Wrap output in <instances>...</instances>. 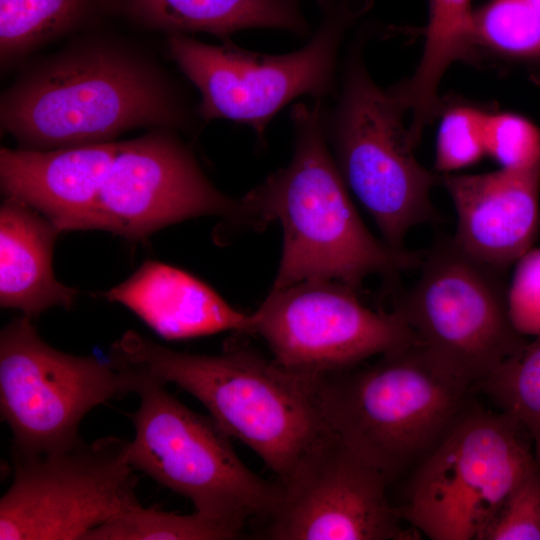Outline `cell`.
<instances>
[{"label": "cell", "mask_w": 540, "mask_h": 540, "mask_svg": "<svg viewBox=\"0 0 540 540\" xmlns=\"http://www.w3.org/2000/svg\"><path fill=\"white\" fill-rule=\"evenodd\" d=\"M268 517L266 538L275 540H410L389 502L390 480L328 428L290 476Z\"/></svg>", "instance_id": "5bb4252c"}, {"label": "cell", "mask_w": 540, "mask_h": 540, "mask_svg": "<svg viewBox=\"0 0 540 540\" xmlns=\"http://www.w3.org/2000/svg\"><path fill=\"white\" fill-rule=\"evenodd\" d=\"M106 14L105 0H0L2 70L51 41L94 26Z\"/></svg>", "instance_id": "44dd1931"}, {"label": "cell", "mask_w": 540, "mask_h": 540, "mask_svg": "<svg viewBox=\"0 0 540 540\" xmlns=\"http://www.w3.org/2000/svg\"><path fill=\"white\" fill-rule=\"evenodd\" d=\"M108 14L168 34L207 32L228 39L249 28H274L306 36L299 0H105Z\"/></svg>", "instance_id": "d6986e66"}, {"label": "cell", "mask_w": 540, "mask_h": 540, "mask_svg": "<svg viewBox=\"0 0 540 540\" xmlns=\"http://www.w3.org/2000/svg\"><path fill=\"white\" fill-rule=\"evenodd\" d=\"M487 113L470 106L449 109L442 117L437 134L435 167L450 174L469 167L486 155Z\"/></svg>", "instance_id": "d4e9b609"}, {"label": "cell", "mask_w": 540, "mask_h": 540, "mask_svg": "<svg viewBox=\"0 0 540 540\" xmlns=\"http://www.w3.org/2000/svg\"><path fill=\"white\" fill-rule=\"evenodd\" d=\"M362 364L320 377L318 406L326 427L391 482L446 435L473 388L418 343Z\"/></svg>", "instance_id": "277c9868"}, {"label": "cell", "mask_w": 540, "mask_h": 540, "mask_svg": "<svg viewBox=\"0 0 540 540\" xmlns=\"http://www.w3.org/2000/svg\"><path fill=\"white\" fill-rule=\"evenodd\" d=\"M321 20L301 49L269 55L242 49L229 39L210 45L166 35L171 59L201 95L198 114L206 122L227 119L250 126L261 137L270 120L292 100L324 99L335 92V71L347 29L371 0H317Z\"/></svg>", "instance_id": "8992f818"}, {"label": "cell", "mask_w": 540, "mask_h": 540, "mask_svg": "<svg viewBox=\"0 0 540 540\" xmlns=\"http://www.w3.org/2000/svg\"><path fill=\"white\" fill-rule=\"evenodd\" d=\"M480 540H540V466L514 487Z\"/></svg>", "instance_id": "484cf974"}, {"label": "cell", "mask_w": 540, "mask_h": 540, "mask_svg": "<svg viewBox=\"0 0 540 540\" xmlns=\"http://www.w3.org/2000/svg\"><path fill=\"white\" fill-rule=\"evenodd\" d=\"M415 285L393 310L417 343L472 388L527 339L508 312L504 272L468 255L453 238L424 252Z\"/></svg>", "instance_id": "9c48e42d"}, {"label": "cell", "mask_w": 540, "mask_h": 540, "mask_svg": "<svg viewBox=\"0 0 540 540\" xmlns=\"http://www.w3.org/2000/svg\"><path fill=\"white\" fill-rule=\"evenodd\" d=\"M471 0H430L422 57L412 75L392 86L411 112L410 137L420 141L422 132L436 116L438 89L447 69L474 47Z\"/></svg>", "instance_id": "ffe728a7"}, {"label": "cell", "mask_w": 540, "mask_h": 540, "mask_svg": "<svg viewBox=\"0 0 540 540\" xmlns=\"http://www.w3.org/2000/svg\"><path fill=\"white\" fill-rule=\"evenodd\" d=\"M122 141L51 150L0 151V185L52 221L60 231L86 230Z\"/></svg>", "instance_id": "2e32d148"}, {"label": "cell", "mask_w": 540, "mask_h": 540, "mask_svg": "<svg viewBox=\"0 0 540 540\" xmlns=\"http://www.w3.org/2000/svg\"><path fill=\"white\" fill-rule=\"evenodd\" d=\"M510 319L524 337L540 335V248L532 247L514 264L507 286Z\"/></svg>", "instance_id": "4316f807"}, {"label": "cell", "mask_w": 540, "mask_h": 540, "mask_svg": "<svg viewBox=\"0 0 540 540\" xmlns=\"http://www.w3.org/2000/svg\"><path fill=\"white\" fill-rule=\"evenodd\" d=\"M239 536L232 528L196 511L178 514L140 504L95 528L85 540H223Z\"/></svg>", "instance_id": "cb8c5ba5"}, {"label": "cell", "mask_w": 540, "mask_h": 540, "mask_svg": "<svg viewBox=\"0 0 540 540\" xmlns=\"http://www.w3.org/2000/svg\"><path fill=\"white\" fill-rule=\"evenodd\" d=\"M457 213L454 242L476 260L506 273L533 247L540 228V161L482 174H444Z\"/></svg>", "instance_id": "9a60e30c"}, {"label": "cell", "mask_w": 540, "mask_h": 540, "mask_svg": "<svg viewBox=\"0 0 540 540\" xmlns=\"http://www.w3.org/2000/svg\"><path fill=\"white\" fill-rule=\"evenodd\" d=\"M294 151L242 199L258 228L277 220L283 250L272 289L327 279L356 289L372 274L420 266L423 254L394 249L364 225L329 149L323 99L291 110Z\"/></svg>", "instance_id": "7a4b0ae2"}, {"label": "cell", "mask_w": 540, "mask_h": 540, "mask_svg": "<svg viewBox=\"0 0 540 540\" xmlns=\"http://www.w3.org/2000/svg\"><path fill=\"white\" fill-rule=\"evenodd\" d=\"M520 425L469 407L415 466L402 521L433 540H480L514 487L538 466Z\"/></svg>", "instance_id": "52a82bcc"}, {"label": "cell", "mask_w": 540, "mask_h": 540, "mask_svg": "<svg viewBox=\"0 0 540 540\" xmlns=\"http://www.w3.org/2000/svg\"><path fill=\"white\" fill-rule=\"evenodd\" d=\"M134 386L131 368L57 350L24 315L1 331L0 411L12 432V457L72 446L90 410Z\"/></svg>", "instance_id": "30bf717a"}, {"label": "cell", "mask_w": 540, "mask_h": 540, "mask_svg": "<svg viewBox=\"0 0 540 540\" xmlns=\"http://www.w3.org/2000/svg\"><path fill=\"white\" fill-rule=\"evenodd\" d=\"M109 357L195 397L231 437L286 480L327 429L317 401L320 377L289 370L237 341L220 354L180 352L128 331Z\"/></svg>", "instance_id": "3957f363"}, {"label": "cell", "mask_w": 540, "mask_h": 540, "mask_svg": "<svg viewBox=\"0 0 540 540\" xmlns=\"http://www.w3.org/2000/svg\"><path fill=\"white\" fill-rule=\"evenodd\" d=\"M0 124L19 148L51 150L116 141L136 128L185 130L190 113L147 52L86 34L21 69L1 94Z\"/></svg>", "instance_id": "6da1fadb"}, {"label": "cell", "mask_w": 540, "mask_h": 540, "mask_svg": "<svg viewBox=\"0 0 540 540\" xmlns=\"http://www.w3.org/2000/svg\"><path fill=\"white\" fill-rule=\"evenodd\" d=\"M252 318V333L265 340L276 362L313 377L417 343L396 312L367 307L356 288L336 280L271 289Z\"/></svg>", "instance_id": "7c38bea8"}, {"label": "cell", "mask_w": 540, "mask_h": 540, "mask_svg": "<svg viewBox=\"0 0 540 540\" xmlns=\"http://www.w3.org/2000/svg\"><path fill=\"white\" fill-rule=\"evenodd\" d=\"M178 132L154 128L122 141L86 230L143 240L165 226L201 215L258 228L242 198L232 199L214 187Z\"/></svg>", "instance_id": "4fadbf2b"}, {"label": "cell", "mask_w": 540, "mask_h": 540, "mask_svg": "<svg viewBox=\"0 0 540 540\" xmlns=\"http://www.w3.org/2000/svg\"><path fill=\"white\" fill-rule=\"evenodd\" d=\"M132 368V367H131ZM140 404L132 414L129 459L159 484L189 499L197 513L237 531L268 518L281 496L238 457L230 436L169 393L164 383L132 368Z\"/></svg>", "instance_id": "5b68a950"}, {"label": "cell", "mask_w": 540, "mask_h": 540, "mask_svg": "<svg viewBox=\"0 0 540 540\" xmlns=\"http://www.w3.org/2000/svg\"><path fill=\"white\" fill-rule=\"evenodd\" d=\"M474 390L486 394L529 435L540 466V335L507 357Z\"/></svg>", "instance_id": "7402d4cb"}, {"label": "cell", "mask_w": 540, "mask_h": 540, "mask_svg": "<svg viewBox=\"0 0 540 540\" xmlns=\"http://www.w3.org/2000/svg\"><path fill=\"white\" fill-rule=\"evenodd\" d=\"M60 229L45 216L6 197L0 208V305L33 318L53 306L69 308L77 291L53 273Z\"/></svg>", "instance_id": "ac0fdd59"}, {"label": "cell", "mask_w": 540, "mask_h": 540, "mask_svg": "<svg viewBox=\"0 0 540 540\" xmlns=\"http://www.w3.org/2000/svg\"><path fill=\"white\" fill-rule=\"evenodd\" d=\"M13 481L0 500V540H85L140 505L129 442L108 436L12 457Z\"/></svg>", "instance_id": "8fae6325"}, {"label": "cell", "mask_w": 540, "mask_h": 540, "mask_svg": "<svg viewBox=\"0 0 540 540\" xmlns=\"http://www.w3.org/2000/svg\"><path fill=\"white\" fill-rule=\"evenodd\" d=\"M476 45L540 64V0H489L474 10Z\"/></svg>", "instance_id": "603a6c76"}, {"label": "cell", "mask_w": 540, "mask_h": 540, "mask_svg": "<svg viewBox=\"0 0 540 540\" xmlns=\"http://www.w3.org/2000/svg\"><path fill=\"white\" fill-rule=\"evenodd\" d=\"M104 297L126 306L170 340L253 329L252 314L233 308L193 275L158 261H146Z\"/></svg>", "instance_id": "e0dca14e"}, {"label": "cell", "mask_w": 540, "mask_h": 540, "mask_svg": "<svg viewBox=\"0 0 540 540\" xmlns=\"http://www.w3.org/2000/svg\"><path fill=\"white\" fill-rule=\"evenodd\" d=\"M407 111L391 87L377 86L353 56L337 105L325 113L327 138L346 186L394 249H404L412 227L437 217L430 191L438 178L413 154L403 123Z\"/></svg>", "instance_id": "ba28073f"}]
</instances>
